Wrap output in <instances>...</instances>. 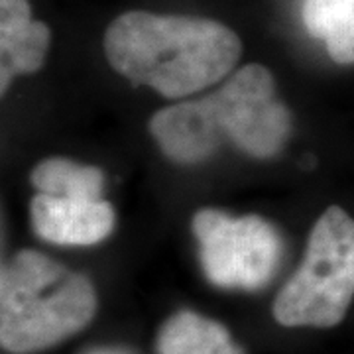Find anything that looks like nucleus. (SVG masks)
I'll use <instances>...</instances> for the list:
<instances>
[{
	"label": "nucleus",
	"instance_id": "7ed1b4c3",
	"mask_svg": "<svg viewBox=\"0 0 354 354\" xmlns=\"http://www.w3.org/2000/svg\"><path fill=\"white\" fill-rule=\"evenodd\" d=\"M354 297V218L329 207L311 228L305 258L274 301L286 327H335Z\"/></svg>",
	"mask_w": 354,
	"mask_h": 354
},
{
	"label": "nucleus",
	"instance_id": "6e6552de",
	"mask_svg": "<svg viewBox=\"0 0 354 354\" xmlns=\"http://www.w3.org/2000/svg\"><path fill=\"white\" fill-rule=\"evenodd\" d=\"M48 26L32 20L28 0H0V87L6 93L16 75H30L44 65L50 50Z\"/></svg>",
	"mask_w": 354,
	"mask_h": 354
},
{
	"label": "nucleus",
	"instance_id": "20e7f679",
	"mask_svg": "<svg viewBox=\"0 0 354 354\" xmlns=\"http://www.w3.org/2000/svg\"><path fill=\"white\" fill-rule=\"evenodd\" d=\"M199 260L207 279L225 290H260L281 260L279 232L258 215L230 216L203 209L193 216Z\"/></svg>",
	"mask_w": 354,
	"mask_h": 354
},
{
	"label": "nucleus",
	"instance_id": "f8f14e48",
	"mask_svg": "<svg viewBox=\"0 0 354 354\" xmlns=\"http://www.w3.org/2000/svg\"><path fill=\"white\" fill-rule=\"evenodd\" d=\"M88 354H128L127 351H120V348H97V351H91Z\"/></svg>",
	"mask_w": 354,
	"mask_h": 354
},
{
	"label": "nucleus",
	"instance_id": "0eeeda50",
	"mask_svg": "<svg viewBox=\"0 0 354 354\" xmlns=\"http://www.w3.org/2000/svg\"><path fill=\"white\" fill-rule=\"evenodd\" d=\"M150 132L171 162L185 165L207 160L225 142L207 97L158 111L150 120Z\"/></svg>",
	"mask_w": 354,
	"mask_h": 354
},
{
	"label": "nucleus",
	"instance_id": "1a4fd4ad",
	"mask_svg": "<svg viewBox=\"0 0 354 354\" xmlns=\"http://www.w3.org/2000/svg\"><path fill=\"white\" fill-rule=\"evenodd\" d=\"M158 354H244L221 323L179 311L169 317L158 335Z\"/></svg>",
	"mask_w": 354,
	"mask_h": 354
},
{
	"label": "nucleus",
	"instance_id": "423d86ee",
	"mask_svg": "<svg viewBox=\"0 0 354 354\" xmlns=\"http://www.w3.org/2000/svg\"><path fill=\"white\" fill-rule=\"evenodd\" d=\"M34 232L59 246H93L114 227L113 207L102 199H64L38 193L30 203Z\"/></svg>",
	"mask_w": 354,
	"mask_h": 354
},
{
	"label": "nucleus",
	"instance_id": "f03ea898",
	"mask_svg": "<svg viewBox=\"0 0 354 354\" xmlns=\"http://www.w3.org/2000/svg\"><path fill=\"white\" fill-rule=\"evenodd\" d=\"M97 293L83 274L36 250H22L0 274V342L14 354L46 351L85 329Z\"/></svg>",
	"mask_w": 354,
	"mask_h": 354
},
{
	"label": "nucleus",
	"instance_id": "39448f33",
	"mask_svg": "<svg viewBox=\"0 0 354 354\" xmlns=\"http://www.w3.org/2000/svg\"><path fill=\"white\" fill-rule=\"evenodd\" d=\"M225 140L254 158H272L291 132L290 111L276 99V83L264 65L250 64L209 95Z\"/></svg>",
	"mask_w": 354,
	"mask_h": 354
},
{
	"label": "nucleus",
	"instance_id": "f257e3e1",
	"mask_svg": "<svg viewBox=\"0 0 354 354\" xmlns=\"http://www.w3.org/2000/svg\"><path fill=\"white\" fill-rule=\"evenodd\" d=\"M104 55L134 85L181 99L218 83L241 57V38L225 24L132 10L104 32Z\"/></svg>",
	"mask_w": 354,
	"mask_h": 354
},
{
	"label": "nucleus",
	"instance_id": "9d476101",
	"mask_svg": "<svg viewBox=\"0 0 354 354\" xmlns=\"http://www.w3.org/2000/svg\"><path fill=\"white\" fill-rule=\"evenodd\" d=\"M301 14L305 30L325 44L333 62L354 65V0H305Z\"/></svg>",
	"mask_w": 354,
	"mask_h": 354
},
{
	"label": "nucleus",
	"instance_id": "9b49d317",
	"mask_svg": "<svg viewBox=\"0 0 354 354\" xmlns=\"http://www.w3.org/2000/svg\"><path fill=\"white\" fill-rule=\"evenodd\" d=\"M32 185L38 193L64 197V199H101L104 177L101 169L93 165H83L65 160V158H48L39 162L30 176Z\"/></svg>",
	"mask_w": 354,
	"mask_h": 354
}]
</instances>
